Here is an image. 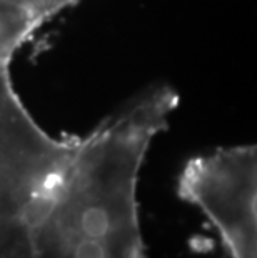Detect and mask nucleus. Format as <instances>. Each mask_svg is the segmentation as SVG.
<instances>
[{
	"label": "nucleus",
	"mask_w": 257,
	"mask_h": 258,
	"mask_svg": "<svg viewBox=\"0 0 257 258\" xmlns=\"http://www.w3.org/2000/svg\"><path fill=\"white\" fill-rule=\"evenodd\" d=\"M177 105L174 89L152 87L77 139L37 215L29 258H145L139 175Z\"/></svg>",
	"instance_id": "obj_1"
},
{
	"label": "nucleus",
	"mask_w": 257,
	"mask_h": 258,
	"mask_svg": "<svg viewBox=\"0 0 257 258\" xmlns=\"http://www.w3.org/2000/svg\"><path fill=\"white\" fill-rule=\"evenodd\" d=\"M4 2L14 5L15 9H19L20 12L27 14L37 24L42 25L45 20L65 9L72 7L79 0H4Z\"/></svg>",
	"instance_id": "obj_3"
},
{
	"label": "nucleus",
	"mask_w": 257,
	"mask_h": 258,
	"mask_svg": "<svg viewBox=\"0 0 257 258\" xmlns=\"http://www.w3.org/2000/svg\"><path fill=\"white\" fill-rule=\"evenodd\" d=\"M75 145L43 130L9 70L0 74V258H29L37 215Z\"/></svg>",
	"instance_id": "obj_2"
}]
</instances>
